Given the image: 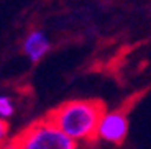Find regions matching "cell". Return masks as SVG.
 Here are the masks:
<instances>
[{"instance_id":"3957f363","label":"cell","mask_w":151,"mask_h":149,"mask_svg":"<svg viewBox=\"0 0 151 149\" xmlns=\"http://www.w3.org/2000/svg\"><path fill=\"white\" fill-rule=\"evenodd\" d=\"M128 133V120L123 112H104L97 126V138L102 141L120 144Z\"/></svg>"},{"instance_id":"5b68a950","label":"cell","mask_w":151,"mask_h":149,"mask_svg":"<svg viewBox=\"0 0 151 149\" xmlns=\"http://www.w3.org/2000/svg\"><path fill=\"white\" fill-rule=\"evenodd\" d=\"M15 112V107H13V102L7 97V95H0V118H10Z\"/></svg>"},{"instance_id":"7a4b0ae2","label":"cell","mask_w":151,"mask_h":149,"mask_svg":"<svg viewBox=\"0 0 151 149\" xmlns=\"http://www.w3.org/2000/svg\"><path fill=\"white\" fill-rule=\"evenodd\" d=\"M7 146L20 149H74L77 148V141L48 118L31 125Z\"/></svg>"},{"instance_id":"277c9868","label":"cell","mask_w":151,"mask_h":149,"mask_svg":"<svg viewBox=\"0 0 151 149\" xmlns=\"http://www.w3.org/2000/svg\"><path fill=\"white\" fill-rule=\"evenodd\" d=\"M23 51L31 62H38L46 56L49 51V39L43 31H31L25 41H23Z\"/></svg>"},{"instance_id":"6da1fadb","label":"cell","mask_w":151,"mask_h":149,"mask_svg":"<svg viewBox=\"0 0 151 149\" xmlns=\"http://www.w3.org/2000/svg\"><path fill=\"white\" fill-rule=\"evenodd\" d=\"M104 107L92 100H74L58 107L48 118L76 141H92L97 138V126Z\"/></svg>"},{"instance_id":"8992f818","label":"cell","mask_w":151,"mask_h":149,"mask_svg":"<svg viewBox=\"0 0 151 149\" xmlns=\"http://www.w3.org/2000/svg\"><path fill=\"white\" fill-rule=\"evenodd\" d=\"M7 134H8V128H7L4 120L0 118V146L7 141Z\"/></svg>"}]
</instances>
